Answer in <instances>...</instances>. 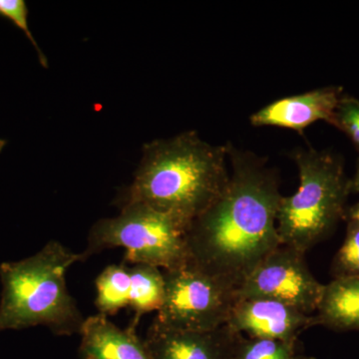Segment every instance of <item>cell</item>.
I'll return each instance as SVG.
<instances>
[{"instance_id":"1","label":"cell","mask_w":359,"mask_h":359,"mask_svg":"<svg viewBox=\"0 0 359 359\" xmlns=\"http://www.w3.org/2000/svg\"><path fill=\"white\" fill-rule=\"evenodd\" d=\"M231 173L218 199L187 231L189 262L238 290L280 244L283 196L278 171L264 157L226 144Z\"/></svg>"},{"instance_id":"2","label":"cell","mask_w":359,"mask_h":359,"mask_svg":"<svg viewBox=\"0 0 359 359\" xmlns=\"http://www.w3.org/2000/svg\"><path fill=\"white\" fill-rule=\"evenodd\" d=\"M228 161L226 145H212L195 131L150 142L120 205H147L189 229L228 185Z\"/></svg>"},{"instance_id":"3","label":"cell","mask_w":359,"mask_h":359,"mask_svg":"<svg viewBox=\"0 0 359 359\" xmlns=\"http://www.w3.org/2000/svg\"><path fill=\"white\" fill-rule=\"evenodd\" d=\"M86 259L51 241L34 256L0 264V332L42 325L58 337L79 334L85 318L67 289L66 273Z\"/></svg>"},{"instance_id":"4","label":"cell","mask_w":359,"mask_h":359,"mask_svg":"<svg viewBox=\"0 0 359 359\" xmlns=\"http://www.w3.org/2000/svg\"><path fill=\"white\" fill-rule=\"evenodd\" d=\"M292 157L299 169V190L283 196L276 229L280 244L306 252L346 218L351 181L342 163L330 153L301 148Z\"/></svg>"},{"instance_id":"5","label":"cell","mask_w":359,"mask_h":359,"mask_svg":"<svg viewBox=\"0 0 359 359\" xmlns=\"http://www.w3.org/2000/svg\"><path fill=\"white\" fill-rule=\"evenodd\" d=\"M120 208L118 216L99 219L92 226L82 252L87 259L104 250L123 248L125 264L170 271L188 263L186 224L140 203Z\"/></svg>"},{"instance_id":"6","label":"cell","mask_w":359,"mask_h":359,"mask_svg":"<svg viewBox=\"0 0 359 359\" xmlns=\"http://www.w3.org/2000/svg\"><path fill=\"white\" fill-rule=\"evenodd\" d=\"M163 273L165 299L155 323L185 330H211L226 325L238 302L236 289L190 262Z\"/></svg>"},{"instance_id":"7","label":"cell","mask_w":359,"mask_h":359,"mask_svg":"<svg viewBox=\"0 0 359 359\" xmlns=\"http://www.w3.org/2000/svg\"><path fill=\"white\" fill-rule=\"evenodd\" d=\"M323 287L309 271L306 252L280 245L264 257L237 290L238 299H269L314 314Z\"/></svg>"},{"instance_id":"8","label":"cell","mask_w":359,"mask_h":359,"mask_svg":"<svg viewBox=\"0 0 359 359\" xmlns=\"http://www.w3.org/2000/svg\"><path fill=\"white\" fill-rule=\"evenodd\" d=\"M242 335L226 325L211 330H185L153 320L144 341L152 359H235Z\"/></svg>"},{"instance_id":"9","label":"cell","mask_w":359,"mask_h":359,"mask_svg":"<svg viewBox=\"0 0 359 359\" xmlns=\"http://www.w3.org/2000/svg\"><path fill=\"white\" fill-rule=\"evenodd\" d=\"M226 325L248 337L299 341V335L316 323L313 314L275 299L257 297L238 299Z\"/></svg>"},{"instance_id":"10","label":"cell","mask_w":359,"mask_h":359,"mask_svg":"<svg viewBox=\"0 0 359 359\" xmlns=\"http://www.w3.org/2000/svg\"><path fill=\"white\" fill-rule=\"evenodd\" d=\"M341 96V89L325 87L278 99L250 116V124L280 127L299 133L320 120L334 125L335 111Z\"/></svg>"},{"instance_id":"11","label":"cell","mask_w":359,"mask_h":359,"mask_svg":"<svg viewBox=\"0 0 359 359\" xmlns=\"http://www.w3.org/2000/svg\"><path fill=\"white\" fill-rule=\"evenodd\" d=\"M79 334L80 359H152L137 330L117 327L103 314L85 318Z\"/></svg>"},{"instance_id":"12","label":"cell","mask_w":359,"mask_h":359,"mask_svg":"<svg viewBox=\"0 0 359 359\" xmlns=\"http://www.w3.org/2000/svg\"><path fill=\"white\" fill-rule=\"evenodd\" d=\"M316 325L334 330H359V276L335 278L323 287L313 314Z\"/></svg>"},{"instance_id":"13","label":"cell","mask_w":359,"mask_h":359,"mask_svg":"<svg viewBox=\"0 0 359 359\" xmlns=\"http://www.w3.org/2000/svg\"><path fill=\"white\" fill-rule=\"evenodd\" d=\"M130 269L131 290L129 308L134 318L129 327L137 330L142 316L162 309L165 299V278L163 269L150 264H133Z\"/></svg>"},{"instance_id":"14","label":"cell","mask_w":359,"mask_h":359,"mask_svg":"<svg viewBox=\"0 0 359 359\" xmlns=\"http://www.w3.org/2000/svg\"><path fill=\"white\" fill-rule=\"evenodd\" d=\"M95 285L98 313L109 318L129 306L131 276L126 264L106 266L97 276Z\"/></svg>"},{"instance_id":"15","label":"cell","mask_w":359,"mask_h":359,"mask_svg":"<svg viewBox=\"0 0 359 359\" xmlns=\"http://www.w3.org/2000/svg\"><path fill=\"white\" fill-rule=\"evenodd\" d=\"M235 359H316L302 351L299 341L256 339L242 335Z\"/></svg>"},{"instance_id":"16","label":"cell","mask_w":359,"mask_h":359,"mask_svg":"<svg viewBox=\"0 0 359 359\" xmlns=\"http://www.w3.org/2000/svg\"><path fill=\"white\" fill-rule=\"evenodd\" d=\"M335 278L359 276V224L348 221L344 244L337 252L332 264Z\"/></svg>"},{"instance_id":"17","label":"cell","mask_w":359,"mask_h":359,"mask_svg":"<svg viewBox=\"0 0 359 359\" xmlns=\"http://www.w3.org/2000/svg\"><path fill=\"white\" fill-rule=\"evenodd\" d=\"M0 15L11 20L21 32H25L26 37L32 42L37 52L40 65L44 68H48V60L40 49L28 26V7L25 0H0Z\"/></svg>"},{"instance_id":"18","label":"cell","mask_w":359,"mask_h":359,"mask_svg":"<svg viewBox=\"0 0 359 359\" xmlns=\"http://www.w3.org/2000/svg\"><path fill=\"white\" fill-rule=\"evenodd\" d=\"M334 126L349 137L359 149V101L351 96H341L334 115Z\"/></svg>"},{"instance_id":"19","label":"cell","mask_w":359,"mask_h":359,"mask_svg":"<svg viewBox=\"0 0 359 359\" xmlns=\"http://www.w3.org/2000/svg\"><path fill=\"white\" fill-rule=\"evenodd\" d=\"M346 218L348 219V221H353L359 224V202L347 210Z\"/></svg>"},{"instance_id":"20","label":"cell","mask_w":359,"mask_h":359,"mask_svg":"<svg viewBox=\"0 0 359 359\" xmlns=\"http://www.w3.org/2000/svg\"><path fill=\"white\" fill-rule=\"evenodd\" d=\"M351 191L353 192L359 193V164L358 166V170H356L355 176L353 181H351Z\"/></svg>"}]
</instances>
